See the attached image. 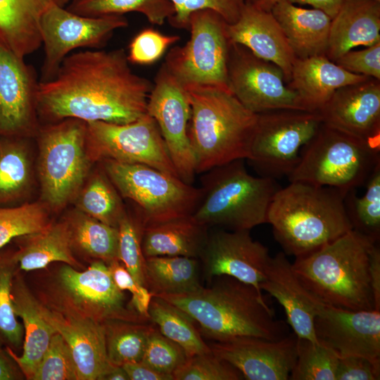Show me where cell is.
Returning a JSON list of instances; mask_svg holds the SVG:
<instances>
[{"instance_id": "6da1fadb", "label": "cell", "mask_w": 380, "mask_h": 380, "mask_svg": "<svg viewBox=\"0 0 380 380\" xmlns=\"http://www.w3.org/2000/svg\"><path fill=\"white\" fill-rule=\"evenodd\" d=\"M152 87L132 71L123 49L81 51L68 55L52 80L39 82L37 113L50 123H129L146 113Z\"/></svg>"}, {"instance_id": "7a4b0ae2", "label": "cell", "mask_w": 380, "mask_h": 380, "mask_svg": "<svg viewBox=\"0 0 380 380\" xmlns=\"http://www.w3.org/2000/svg\"><path fill=\"white\" fill-rule=\"evenodd\" d=\"M214 279L210 286L192 293L155 296L184 311L201 334L213 341L241 337L277 341L289 334L288 323L275 317L255 287L229 276Z\"/></svg>"}, {"instance_id": "3957f363", "label": "cell", "mask_w": 380, "mask_h": 380, "mask_svg": "<svg viewBox=\"0 0 380 380\" xmlns=\"http://www.w3.org/2000/svg\"><path fill=\"white\" fill-rule=\"evenodd\" d=\"M340 189L290 182L275 194L267 213L286 255L310 253L353 229Z\"/></svg>"}, {"instance_id": "277c9868", "label": "cell", "mask_w": 380, "mask_h": 380, "mask_svg": "<svg viewBox=\"0 0 380 380\" xmlns=\"http://www.w3.org/2000/svg\"><path fill=\"white\" fill-rule=\"evenodd\" d=\"M376 243L351 229L296 257L292 269L303 286L325 304L352 311L375 310L369 265Z\"/></svg>"}, {"instance_id": "5b68a950", "label": "cell", "mask_w": 380, "mask_h": 380, "mask_svg": "<svg viewBox=\"0 0 380 380\" xmlns=\"http://www.w3.org/2000/svg\"><path fill=\"white\" fill-rule=\"evenodd\" d=\"M191 117L188 135L196 173L248 159L258 114L247 109L229 88H186Z\"/></svg>"}, {"instance_id": "8992f818", "label": "cell", "mask_w": 380, "mask_h": 380, "mask_svg": "<svg viewBox=\"0 0 380 380\" xmlns=\"http://www.w3.org/2000/svg\"><path fill=\"white\" fill-rule=\"evenodd\" d=\"M243 160L202 173L201 199L192 215L199 223L229 231H250L267 223L270 205L281 186L275 179L250 175Z\"/></svg>"}, {"instance_id": "52a82bcc", "label": "cell", "mask_w": 380, "mask_h": 380, "mask_svg": "<svg viewBox=\"0 0 380 380\" xmlns=\"http://www.w3.org/2000/svg\"><path fill=\"white\" fill-rule=\"evenodd\" d=\"M380 164V150L323 123L303 146L299 163L287 177L301 182L336 188L343 192L365 185Z\"/></svg>"}, {"instance_id": "ba28073f", "label": "cell", "mask_w": 380, "mask_h": 380, "mask_svg": "<svg viewBox=\"0 0 380 380\" xmlns=\"http://www.w3.org/2000/svg\"><path fill=\"white\" fill-rule=\"evenodd\" d=\"M101 161L120 196L136 205L142 229L191 215L201 199L200 187L148 165Z\"/></svg>"}, {"instance_id": "9c48e42d", "label": "cell", "mask_w": 380, "mask_h": 380, "mask_svg": "<svg viewBox=\"0 0 380 380\" xmlns=\"http://www.w3.org/2000/svg\"><path fill=\"white\" fill-rule=\"evenodd\" d=\"M37 132L42 198L58 210L78 193L89 170L86 122L67 118L39 127Z\"/></svg>"}, {"instance_id": "30bf717a", "label": "cell", "mask_w": 380, "mask_h": 380, "mask_svg": "<svg viewBox=\"0 0 380 380\" xmlns=\"http://www.w3.org/2000/svg\"><path fill=\"white\" fill-rule=\"evenodd\" d=\"M228 23L210 9L193 12L189 20L190 38L172 47L164 65L185 89L191 87H228L227 63L231 42Z\"/></svg>"}, {"instance_id": "8fae6325", "label": "cell", "mask_w": 380, "mask_h": 380, "mask_svg": "<svg viewBox=\"0 0 380 380\" xmlns=\"http://www.w3.org/2000/svg\"><path fill=\"white\" fill-rule=\"evenodd\" d=\"M322 124L318 112L279 109L258 114L247 160L260 176L288 177L299 163L302 148Z\"/></svg>"}, {"instance_id": "7c38bea8", "label": "cell", "mask_w": 380, "mask_h": 380, "mask_svg": "<svg viewBox=\"0 0 380 380\" xmlns=\"http://www.w3.org/2000/svg\"><path fill=\"white\" fill-rule=\"evenodd\" d=\"M86 140L91 160L143 164L179 177L160 129L147 113L125 124L87 122Z\"/></svg>"}, {"instance_id": "4fadbf2b", "label": "cell", "mask_w": 380, "mask_h": 380, "mask_svg": "<svg viewBox=\"0 0 380 380\" xmlns=\"http://www.w3.org/2000/svg\"><path fill=\"white\" fill-rule=\"evenodd\" d=\"M127 26L124 15L88 17L74 13L65 6H51L40 21L44 58L39 82L52 80L72 51L78 48L100 49L115 30Z\"/></svg>"}, {"instance_id": "5bb4252c", "label": "cell", "mask_w": 380, "mask_h": 380, "mask_svg": "<svg viewBox=\"0 0 380 380\" xmlns=\"http://www.w3.org/2000/svg\"><path fill=\"white\" fill-rule=\"evenodd\" d=\"M227 80L231 92L255 114L279 109L304 110L297 94L286 84L284 72L278 65L232 42Z\"/></svg>"}, {"instance_id": "9a60e30c", "label": "cell", "mask_w": 380, "mask_h": 380, "mask_svg": "<svg viewBox=\"0 0 380 380\" xmlns=\"http://www.w3.org/2000/svg\"><path fill=\"white\" fill-rule=\"evenodd\" d=\"M146 113L156 121L179 178L192 184L196 173L188 135L191 106L186 89L164 63L156 75Z\"/></svg>"}, {"instance_id": "2e32d148", "label": "cell", "mask_w": 380, "mask_h": 380, "mask_svg": "<svg viewBox=\"0 0 380 380\" xmlns=\"http://www.w3.org/2000/svg\"><path fill=\"white\" fill-rule=\"evenodd\" d=\"M59 279L63 291L76 308L99 322H151L126 306L124 292L116 286L108 265L102 260L94 262L82 272L65 265Z\"/></svg>"}, {"instance_id": "e0dca14e", "label": "cell", "mask_w": 380, "mask_h": 380, "mask_svg": "<svg viewBox=\"0 0 380 380\" xmlns=\"http://www.w3.org/2000/svg\"><path fill=\"white\" fill-rule=\"evenodd\" d=\"M271 258L267 248L253 240L250 231L219 229L208 233L199 259L208 280L229 276L253 286L262 293L260 285L266 279Z\"/></svg>"}, {"instance_id": "ac0fdd59", "label": "cell", "mask_w": 380, "mask_h": 380, "mask_svg": "<svg viewBox=\"0 0 380 380\" xmlns=\"http://www.w3.org/2000/svg\"><path fill=\"white\" fill-rule=\"evenodd\" d=\"M39 85L34 68L0 42V135L37 132Z\"/></svg>"}, {"instance_id": "d6986e66", "label": "cell", "mask_w": 380, "mask_h": 380, "mask_svg": "<svg viewBox=\"0 0 380 380\" xmlns=\"http://www.w3.org/2000/svg\"><path fill=\"white\" fill-rule=\"evenodd\" d=\"M314 329L319 343L338 357L356 355L380 362V310L352 311L322 302Z\"/></svg>"}, {"instance_id": "ffe728a7", "label": "cell", "mask_w": 380, "mask_h": 380, "mask_svg": "<svg viewBox=\"0 0 380 380\" xmlns=\"http://www.w3.org/2000/svg\"><path fill=\"white\" fill-rule=\"evenodd\" d=\"M297 336L270 341L241 337L209 344L212 352L238 369L248 380H286L297 359Z\"/></svg>"}, {"instance_id": "44dd1931", "label": "cell", "mask_w": 380, "mask_h": 380, "mask_svg": "<svg viewBox=\"0 0 380 380\" xmlns=\"http://www.w3.org/2000/svg\"><path fill=\"white\" fill-rule=\"evenodd\" d=\"M322 123L380 150V80L338 89L318 111Z\"/></svg>"}, {"instance_id": "7402d4cb", "label": "cell", "mask_w": 380, "mask_h": 380, "mask_svg": "<svg viewBox=\"0 0 380 380\" xmlns=\"http://www.w3.org/2000/svg\"><path fill=\"white\" fill-rule=\"evenodd\" d=\"M44 317L68 344L77 380H102L114 366L108 357L104 324L80 314L61 313L39 304Z\"/></svg>"}, {"instance_id": "603a6c76", "label": "cell", "mask_w": 380, "mask_h": 380, "mask_svg": "<svg viewBox=\"0 0 380 380\" xmlns=\"http://www.w3.org/2000/svg\"><path fill=\"white\" fill-rule=\"evenodd\" d=\"M231 42L248 49L256 56L272 62L283 71L287 84L296 57L271 11L259 7L256 1L247 4L239 19L227 25Z\"/></svg>"}, {"instance_id": "cb8c5ba5", "label": "cell", "mask_w": 380, "mask_h": 380, "mask_svg": "<svg viewBox=\"0 0 380 380\" xmlns=\"http://www.w3.org/2000/svg\"><path fill=\"white\" fill-rule=\"evenodd\" d=\"M260 288L275 298L283 307L286 322L297 337L319 343L314 321L322 301L303 286L284 253L279 252L271 258L266 279Z\"/></svg>"}, {"instance_id": "d4e9b609", "label": "cell", "mask_w": 380, "mask_h": 380, "mask_svg": "<svg viewBox=\"0 0 380 380\" xmlns=\"http://www.w3.org/2000/svg\"><path fill=\"white\" fill-rule=\"evenodd\" d=\"M370 77L351 73L325 55L296 58L287 86L298 95L304 110L318 112L339 88Z\"/></svg>"}, {"instance_id": "484cf974", "label": "cell", "mask_w": 380, "mask_h": 380, "mask_svg": "<svg viewBox=\"0 0 380 380\" xmlns=\"http://www.w3.org/2000/svg\"><path fill=\"white\" fill-rule=\"evenodd\" d=\"M380 42V1L343 0L331 19L326 56L332 62L352 49Z\"/></svg>"}, {"instance_id": "4316f807", "label": "cell", "mask_w": 380, "mask_h": 380, "mask_svg": "<svg viewBox=\"0 0 380 380\" xmlns=\"http://www.w3.org/2000/svg\"><path fill=\"white\" fill-rule=\"evenodd\" d=\"M296 58L326 55L331 18L324 12L274 0L270 10Z\"/></svg>"}, {"instance_id": "83f0119b", "label": "cell", "mask_w": 380, "mask_h": 380, "mask_svg": "<svg viewBox=\"0 0 380 380\" xmlns=\"http://www.w3.org/2000/svg\"><path fill=\"white\" fill-rule=\"evenodd\" d=\"M70 0H0V42L24 58L42 46L40 21L51 6Z\"/></svg>"}, {"instance_id": "f1b7e54d", "label": "cell", "mask_w": 380, "mask_h": 380, "mask_svg": "<svg viewBox=\"0 0 380 380\" xmlns=\"http://www.w3.org/2000/svg\"><path fill=\"white\" fill-rule=\"evenodd\" d=\"M208 229L192 215L146 227L141 234L144 255L199 259L207 242Z\"/></svg>"}, {"instance_id": "f546056e", "label": "cell", "mask_w": 380, "mask_h": 380, "mask_svg": "<svg viewBox=\"0 0 380 380\" xmlns=\"http://www.w3.org/2000/svg\"><path fill=\"white\" fill-rule=\"evenodd\" d=\"M11 294L15 313L23 320L25 336L21 356L16 355L10 348H6V352L25 377L32 379L56 331L42 315L39 303L19 281L12 282Z\"/></svg>"}, {"instance_id": "4dcf8cb0", "label": "cell", "mask_w": 380, "mask_h": 380, "mask_svg": "<svg viewBox=\"0 0 380 380\" xmlns=\"http://www.w3.org/2000/svg\"><path fill=\"white\" fill-rule=\"evenodd\" d=\"M145 287L153 296L185 294L202 287L198 258L155 256L145 258Z\"/></svg>"}, {"instance_id": "1f68e13d", "label": "cell", "mask_w": 380, "mask_h": 380, "mask_svg": "<svg viewBox=\"0 0 380 380\" xmlns=\"http://www.w3.org/2000/svg\"><path fill=\"white\" fill-rule=\"evenodd\" d=\"M32 237L12 258L21 270L31 271L46 267L52 262L72 267L79 264L72 255V239L68 222L49 224Z\"/></svg>"}, {"instance_id": "d6a6232c", "label": "cell", "mask_w": 380, "mask_h": 380, "mask_svg": "<svg viewBox=\"0 0 380 380\" xmlns=\"http://www.w3.org/2000/svg\"><path fill=\"white\" fill-rule=\"evenodd\" d=\"M25 138L0 135V206L18 201L30 187L31 161Z\"/></svg>"}, {"instance_id": "836d02e7", "label": "cell", "mask_w": 380, "mask_h": 380, "mask_svg": "<svg viewBox=\"0 0 380 380\" xmlns=\"http://www.w3.org/2000/svg\"><path fill=\"white\" fill-rule=\"evenodd\" d=\"M148 315L160 332L182 347L189 357L212 352L194 319L178 307L153 296Z\"/></svg>"}, {"instance_id": "e575fe53", "label": "cell", "mask_w": 380, "mask_h": 380, "mask_svg": "<svg viewBox=\"0 0 380 380\" xmlns=\"http://www.w3.org/2000/svg\"><path fill=\"white\" fill-rule=\"evenodd\" d=\"M66 8L78 15L88 17L123 15L137 12L147 20L162 25L175 14L170 0H70Z\"/></svg>"}, {"instance_id": "d590c367", "label": "cell", "mask_w": 380, "mask_h": 380, "mask_svg": "<svg viewBox=\"0 0 380 380\" xmlns=\"http://www.w3.org/2000/svg\"><path fill=\"white\" fill-rule=\"evenodd\" d=\"M72 243L84 252L107 264L118 259V227L105 224L84 213L69 222Z\"/></svg>"}, {"instance_id": "8d00e7d4", "label": "cell", "mask_w": 380, "mask_h": 380, "mask_svg": "<svg viewBox=\"0 0 380 380\" xmlns=\"http://www.w3.org/2000/svg\"><path fill=\"white\" fill-rule=\"evenodd\" d=\"M104 326L108 357L115 366L141 361L148 338L156 328L152 322L121 321Z\"/></svg>"}, {"instance_id": "74e56055", "label": "cell", "mask_w": 380, "mask_h": 380, "mask_svg": "<svg viewBox=\"0 0 380 380\" xmlns=\"http://www.w3.org/2000/svg\"><path fill=\"white\" fill-rule=\"evenodd\" d=\"M120 196L107 175L98 172L80 193L77 205L86 215L118 227L119 222L126 214Z\"/></svg>"}, {"instance_id": "f35d334b", "label": "cell", "mask_w": 380, "mask_h": 380, "mask_svg": "<svg viewBox=\"0 0 380 380\" xmlns=\"http://www.w3.org/2000/svg\"><path fill=\"white\" fill-rule=\"evenodd\" d=\"M366 191L357 197L355 189L349 191L344 203L353 229L378 242L380 237V164L365 184Z\"/></svg>"}, {"instance_id": "ab89813d", "label": "cell", "mask_w": 380, "mask_h": 380, "mask_svg": "<svg viewBox=\"0 0 380 380\" xmlns=\"http://www.w3.org/2000/svg\"><path fill=\"white\" fill-rule=\"evenodd\" d=\"M297 359L291 372V380H336L338 357L330 348L298 337Z\"/></svg>"}, {"instance_id": "60d3db41", "label": "cell", "mask_w": 380, "mask_h": 380, "mask_svg": "<svg viewBox=\"0 0 380 380\" xmlns=\"http://www.w3.org/2000/svg\"><path fill=\"white\" fill-rule=\"evenodd\" d=\"M49 224L47 208L42 203L0 206V248L13 238L38 233Z\"/></svg>"}, {"instance_id": "b9f144b4", "label": "cell", "mask_w": 380, "mask_h": 380, "mask_svg": "<svg viewBox=\"0 0 380 380\" xmlns=\"http://www.w3.org/2000/svg\"><path fill=\"white\" fill-rule=\"evenodd\" d=\"M118 259L135 281L145 286V257L141 248L142 227L135 217L127 213L119 222Z\"/></svg>"}, {"instance_id": "7bdbcfd3", "label": "cell", "mask_w": 380, "mask_h": 380, "mask_svg": "<svg viewBox=\"0 0 380 380\" xmlns=\"http://www.w3.org/2000/svg\"><path fill=\"white\" fill-rule=\"evenodd\" d=\"M173 380H240L241 373L213 352L189 357L173 374Z\"/></svg>"}, {"instance_id": "ee69618b", "label": "cell", "mask_w": 380, "mask_h": 380, "mask_svg": "<svg viewBox=\"0 0 380 380\" xmlns=\"http://www.w3.org/2000/svg\"><path fill=\"white\" fill-rule=\"evenodd\" d=\"M77 380L76 366L70 350L56 332L51 337L32 380Z\"/></svg>"}, {"instance_id": "f6af8a7d", "label": "cell", "mask_w": 380, "mask_h": 380, "mask_svg": "<svg viewBox=\"0 0 380 380\" xmlns=\"http://www.w3.org/2000/svg\"><path fill=\"white\" fill-rule=\"evenodd\" d=\"M175 14L168 20L176 28L189 30L191 14L196 11L210 9L218 13L228 24L234 23L244 7L257 0H170Z\"/></svg>"}, {"instance_id": "bcb514c9", "label": "cell", "mask_w": 380, "mask_h": 380, "mask_svg": "<svg viewBox=\"0 0 380 380\" xmlns=\"http://www.w3.org/2000/svg\"><path fill=\"white\" fill-rule=\"evenodd\" d=\"M188 357L182 347L163 335L156 327L148 338L141 361L159 372L172 375Z\"/></svg>"}, {"instance_id": "7dc6e473", "label": "cell", "mask_w": 380, "mask_h": 380, "mask_svg": "<svg viewBox=\"0 0 380 380\" xmlns=\"http://www.w3.org/2000/svg\"><path fill=\"white\" fill-rule=\"evenodd\" d=\"M13 270L8 261L0 258V340L18 348L23 342V328L16 319L11 289Z\"/></svg>"}, {"instance_id": "c3c4849f", "label": "cell", "mask_w": 380, "mask_h": 380, "mask_svg": "<svg viewBox=\"0 0 380 380\" xmlns=\"http://www.w3.org/2000/svg\"><path fill=\"white\" fill-rule=\"evenodd\" d=\"M179 39L178 35L163 34L153 28L144 29L132 39L127 53V59L133 64H153Z\"/></svg>"}, {"instance_id": "681fc988", "label": "cell", "mask_w": 380, "mask_h": 380, "mask_svg": "<svg viewBox=\"0 0 380 380\" xmlns=\"http://www.w3.org/2000/svg\"><path fill=\"white\" fill-rule=\"evenodd\" d=\"M113 281L121 291H128L132 295L131 308L140 315L150 319L148 307L153 295L147 288L138 284L119 260L108 264Z\"/></svg>"}, {"instance_id": "f907efd6", "label": "cell", "mask_w": 380, "mask_h": 380, "mask_svg": "<svg viewBox=\"0 0 380 380\" xmlns=\"http://www.w3.org/2000/svg\"><path fill=\"white\" fill-rule=\"evenodd\" d=\"M334 63L351 73L380 80V42L362 50H350Z\"/></svg>"}, {"instance_id": "816d5d0a", "label": "cell", "mask_w": 380, "mask_h": 380, "mask_svg": "<svg viewBox=\"0 0 380 380\" xmlns=\"http://www.w3.org/2000/svg\"><path fill=\"white\" fill-rule=\"evenodd\" d=\"M380 362L356 355L338 357L336 380H377Z\"/></svg>"}, {"instance_id": "f5cc1de1", "label": "cell", "mask_w": 380, "mask_h": 380, "mask_svg": "<svg viewBox=\"0 0 380 380\" xmlns=\"http://www.w3.org/2000/svg\"><path fill=\"white\" fill-rule=\"evenodd\" d=\"M129 380H173L172 375L159 372L141 361L122 365Z\"/></svg>"}, {"instance_id": "db71d44e", "label": "cell", "mask_w": 380, "mask_h": 380, "mask_svg": "<svg viewBox=\"0 0 380 380\" xmlns=\"http://www.w3.org/2000/svg\"><path fill=\"white\" fill-rule=\"evenodd\" d=\"M369 273L373 291L374 308L380 310V249L377 243L370 251Z\"/></svg>"}, {"instance_id": "11a10c76", "label": "cell", "mask_w": 380, "mask_h": 380, "mask_svg": "<svg viewBox=\"0 0 380 380\" xmlns=\"http://www.w3.org/2000/svg\"><path fill=\"white\" fill-rule=\"evenodd\" d=\"M293 4H308L313 8L320 10L331 19L337 14L343 0H289Z\"/></svg>"}, {"instance_id": "9f6ffc18", "label": "cell", "mask_w": 380, "mask_h": 380, "mask_svg": "<svg viewBox=\"0 0 380 380\" xmlns=\"http://www.w3.org/2000/svg\"><path fill=\"white\" fill-rule=\"evenodd\" d=\"M16 377V372L13 365L0 349V380H12Z\"/></svg>"}, {"instance_id": "6f0895ef", "label": "cell", "mask_w": 380, "mask_h": 380, "mask_svg": "<svg viewBox=\"0 0 380 380\" xmlns=\"http://www.w3.org/2000/svg\"><path fill=\"white\" fill-rule=\"evenodd\" d=\"M104 380H129V376L122 366L114 365L105 376Z\"/></svg>"}, {"instance_id": "680465c9", "label": "cell", "mask_w": 380, "mask_h": 380, "mask_svg": "<svg viewBox=\"0 0 380 380\" xmlns=\"http://www.w3.org/2000/svg\"><path fill=\"white\" fill-rule=\"evenodd\" d=\"M274 2V0H257L256 1V4L259 7L267 11H270Z\"/></svg>"}, {"instance_id": "91938a15", "label": "cell", "mask_w": 380, "mask_h": 380, "mask_svg": "<svg viewBox=\"0 0 380 380\" xmlns=\"http://www.w3.org/2000/svg\"><path fill=\"white\" fill-rule=\"evenodd\" d=\"M376 1H380V0H376Z\"/></svg>"}]
</instances>
